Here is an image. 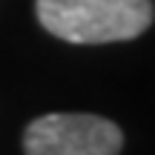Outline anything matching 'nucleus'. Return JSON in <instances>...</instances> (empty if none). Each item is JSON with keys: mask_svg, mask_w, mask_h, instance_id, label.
<instances>
[{"mask_svg": "<svg viewBox=\"0 0 155 155\" xmlns=\"http://www.w3.org/2000/svg\"><path fill=\"white\" fill-rule=\"evenodd\" d=\"M40 26L66 43L132 40L152 26V0H35Z\"/></svg>", "mask_w": 155, "mask_h": 155, "instance_id": "f257e3e1", "label": "nucleus"}, {"mask_svg": "<svg viewBox=\"0 0 155 155\" xmlns=\"http://www.w3.org/2000/svg\"><path fill=\"white\" fill-rule=\"evenodd\" d=\"M121 147V127L89 112H49L23 132L26 155H118Z\"/></svg>", "mask_w": 155, "mask_h": 155, "instance_id": "f03ea898", "label": "nucleus"}]
</instances>
